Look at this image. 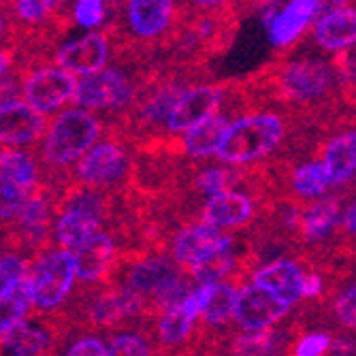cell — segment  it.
<instances>
[{"label": "cell", "instance_id": "obj_1", "mask_svg": "<svg viewBox=\"0 0 356 356\" xmlns=\"http://www.w3.org/2000/svg\"><path fill=\"white\" fill-rule=\"evenodd\" d=\"M252 111L280 109L307 126H339L343 105L331 60L318 51L290 47L261 71L239 79Z\"/></svg>", "mask_w": 356, "mask_h": 356}, {"label": "cell", "instance_id": "obj_13", "mask_svg": "<svg viewBox=\"0 0 356 356\" xmlns=\"http://www.w3.org/2000/svg\"><path fill=\"white\" fill-rule=\"evenodd\" d=\"M263 201L252 194L250 190H226L216 197L207 199L201 205L199 220L209 226H216L218 231H241L256 224L258 216L263 211Z\"/></svg>", "mask_w": 356, "mask_h": 356}, {"label": "cell", "instance_id": "obj_17", "mask_svg": "<svg viewBox=\"0 0 356 356\" xmlns=\"http://www.w3.org/2000/svg\"><path fill=\"white\" fill-rule=\"evenodd\" d=\"M120 254V243L109 229L96 233L88 243L73 252L77 286L75 288H96L107 284L113 263Z\"/></svg>", "mask_w": 356, "mask_h": 356}, {"label": "cell", "instance_id": "obj_37", "mask_svg": "<svg viewBox=\"0 0 356 356\" xmlns=\"http://www.w3.org/2000/svg\"><path fill=\"white\" fill-rule=\"evenodd\" d=\"M348 3L346 0H314V7H316V19L318 17H325L341 7H346Z\"/></svg>", "mask_w": 356, "mask_h": 356}, {"label": "cell", "instance_id": "obj_21", "mask_svg": "<svg viewBox=\"0 0 356 356\" xmlns=\"http://www.w3.org/2000/svg\"><path fill=\"white\" fill-rule=\"evenodd\" d=\"M316 22L314 0H290V3L275 13L269 30V41L280 51H286L303 41L307 28Z\"/></svg>", "mask_w": 356, "mask_h": 356}, {"label": "cell", "instance_id": "obj_19", "mask_svg": "<svg viewBox=\"0 0 356 356\" xmlns=\"http://www.w3.org/2000/svg\"><path fill=\"white\" fill-rule=\"evenodd\" d=\"M303 275L305 271L301 269L299 261L273 258L265 265H258L252 271L250 282L277 297L288 307H295L299 301H303Z\"/></svg>", "mask_w": 356, "mask_h": 356}, {"label": "cell", "instance_id": "obj_24", "mask_svg": "<svg viewBox=\"0 0 356 356\" xmlns=\"http://www.w3.org/2000/svg\"><path fill=\"white\" fill-rule=\"evenodd\" d=\"M241 286L243 284H239L235 280H224L213 286V293L199 318L201 333L220 335V333H226L233 329L231 320H233V312H235V303H237V295H239Z\"/></svg>", "mask_w": 356, "mask_h": 356}, {"label": "cell", "instance_id": "obj_5", "mask_svg": "<svg viewBox=\"0 0 356 356\" xmlns=\"http://www.w3.org/2000/svg\"><path fill=\"white\" fill-rule=\"evenodd\" d=\"M137 147L126 135L107 122V133L96 141L71 171V184L103 190V192H124L131 186L135 169Z\"/></svg>", "mask_w": 356, "mask_h": 356}, {"label": "cell", "instance_id": "obj_35", "mask_svg": "<svg viewBox=\"0 0 356 356\" xmlns=\"http://www.w3.org/2000/svg\"><path fill=\"white\" fill-rule=\"evenodd\" d=\"M339 233L346 239H356V197L346 205V209H341V218H339Z\"/></svg>", "mask_w": 356, "mask_h": 356}, {"label": "cell", "instance_id": "obj_12", "mask_svg": "<svg viewBox=\"0 0 356 356\" xmlns=\"http://www.w3.org/2000/svg\"><path fill=\"white\" fill-rule=\"evenodd\" d=\"M229 83H207L199 81L190 86L171 109L167 124H165V139H177L192 126L201 124L203 120L222 111L226 94H229Z\"/></svg>", "mask_w": 356, "mask_h": 356}, {"label": "cell", "instance_id": "obj_30", "mask_svg": "<svg viewBox=\"0 0 356 356\" xmlns=\"http://www.w3.org/2000/svg\"><path fill=\"white\" fill-rule=\"evenodd\" d=\"M54 356H107V337L101 333L73 331Z\"/></svg>", "mask_w": 356, "mask_h": 356}, {"label": "cell", "instance_id": "obj_4", "mask_svg": "<svg viewBox=\"0 0 356 356\" xmlns=\"http://www.w3.org/2000/svg\"><path fill=\"white\" fill-rule=\"evenodd\" d=\"M60 314L67 318L73 331L101 335L137 325H152L145 299L118 284L75 288L71 301Z\"/></svg>", "mask_w": 356, "mask_h": 356}, {"label": "cell", "instance_id": "obj_2", "mask_svg": "<svg viewBox=\"0 0 356 356\" xmlns=\"http://www.w3.org/2000/svg\"><path fill=\"white\" fill-rule=\"evenodd\" d=\"M312 126L280 109H254L229 124L216 158L220 165L248 169L267 163L284 145L299 141Z\"/></svg>", "mask_w": 356, "mask_h": 356}, {"label": "cell", "instance_id": "obj_16", "mask_svg": "<svg viewBox=\"0 0 356 356\" xmlns=\"http://www.w3.org/2000/svg\"><path fill=\"white\" fill-rule=\"evenodd\" d=\"M47 115L32 109L26 101L13 99L0 105V145L35 147L47 131Z\"/></svg>", "mask_w": 356, "mask_h": 356}, {"label": "cell", "instance_id": "obj_33", "mask_svg": "<svg viewBox=\"0 0 356 356\" xmlns=\"http://www.w3.org/2000/svg\"><path fill=\"white\" fill-rule=\"evenodd\" d=\"M333 312H335V318L343 329L356 331V284L348 286L343 293L335 299Z\"/></svg>", "mask_w": 356, "mask_h": 356}, {"label": "cell", "instance_id": "obj_3", "mask_svg": "<svg viewBox=\"0 0 356 356\" xmlns=\"http://www.w3.org/2000/svg\"><path fill=\"white\" fill-rule=\"evenodd\" d=\"M105 133L107 120L94 111L71 107L56 113L47 124L37 152L43 181L56 190H67L73 167Z\"/></svg>", "mask_w": 356, "mask_h": 356}, {"label": "cell", "instance_id": "obj_20", "mask_svg": "<svg viewBox=\"0 0 356 356\" xmlns=\"http://www.w3.org/2000/svg\"><path fill=\"white\" fill-rule=\"evenodd\" d=\"M341 218V197H322L303 205L299 222V243L303 248H320L337 231Z\"/></svg>", "mask_w": 356, "mask_h": 356}, {"label": "cell", "instance_id": "obj_22", "mask_svg": "<svg viewBox=\"0 0 356 356\" xmlns=\"http://www.w3.org/2000/svg\"><path fill=\"white\" fill-rule=\"evenodd\" d=\"M322 165L331 188L348 186L356 177V126L343 128L325 143Z\"/></svg>", "mask_w": 356, "mask_h": 356}, {"label": "cell", "instance_id": "obj_8", "mask_svg": "<svg viewBox=\"0 0 356 356\" xmlns=\"http://www.w3.org/2000/svg\"><path fill=\"white\" fill-rule=\"evenodd\" d=\"M62 190L41 181L26 199L19 216L3 237V248L15 250L35 258L41 250L51 245V231Z\"/></svg>", "mask_w": 356, "mask_h": 356}, {"label": "cell", "instance_id": "obj_29", "mask_svg": "<svg viewBox=\"0 0 356 356\" xmlns=\"http://www.w3.org/2000/svg\"><path fill=\"white\" fill-rule=\"evenodd\" d=\"M30 312L32 309H30L28 288H26V277H24L5 297H0V339H3L17 322H22Z\"/></svg>", "mask_w": 356, "mask_h": 356}, {"label": "cell", "instance_id": "obj_7", "mask_svg": "<svg viewBox=\"0 0 356 356\" xmlns=\"http://www.w3.org/2000/svg\"><path fill=\"white\" fill-rule=\"evenodd\" d=\"M77 286L73 254L58 245H47L30 261L26 288L32 314L56 316L71 301Z\"/></svg>", "mask_w": 356, "mask_h": 356}, {"label": "cell", "instance_id": "obj_27", "mask_svg": "<svg viewBox=\"0 0 356 356\" xmlns=\"http://www.w3.org/2000/svg\"><path fill=\"white\" fill-rule=\"evenodd\" d=\"M64 0H5V11L9 15V24L17 26H39L47 22Z\"/></svg>", "mask_w": 356, "mask_h": 356}, {"label": "cell", "instance_id": "obj_36", "mask_svg": "<svg viewBox=\"0 0 356 356\" xmlns=\"http://www.w3.org/2000/svg\"><path fill=\"white\" fill-rule=\"evenodd\" d=\"M15 62H17V54L11 45H3L0 47V77L9 75L15 69Z\"/></svg>", "mask_w": 356, "mask_h": 356}, {"label": "cell", "instance_id": "obj_15", "mask_svg": "<svg viewBox=\"0 0 356 356\" xmlns=\"http://www.w3.org/2000/svg\"><path fill=\"white\" fill-rule=\"evenodd\" d=\"M290 309L277 297H273L267 290L245 282L239 288L235 312H233V325L237 331H265L273 329L284 320Z\"/></svg>", "mask_w": 356, "mask_h": 356}, {"label": "cell", "instance_id": "obj_28", "mask_svg": "<svg viewBox=\"0 0 356 356\" xmlns=\"http://www.w3.org/2000/svg\"><path fill=\"white\" fill-rule=\"evenodd\" d=\"M331 64L337 75L341 105L346 109L356 111V45L339 54H333Z\"/></svg>", "mask_w": 356, "mask_h": 356}, {"label": "cell", "instance_id": "obj_11", "mask_svg": "<svg viewBox=\"0 0 356 356\" xmlns=\"http://www.w3.org/2000/svg\"><path fill=\"white\" fill-rule=\"evenodd\" d=\"M19 79V92L26 103L41 113H51L73 101L77 90V77L54 64H32V67L13 69Z\"/></svg>", "mask_w": 356, "mask_h": 356}, {"label": "cell", "instance_id": "obj_18", "mask_svg": "<svg viewBox=\"0 0 356 356\" xmlns=\"http://www.w3.org/2000/svg\"><path fill=\"white\" fill-rule=\"evenodd\" d=\"M231 124V115L226 111H220L201 124L192 126L177 139H163L158 141V147L165 149L171 156H179L186 160H207L216 156V149L220 145V139L224 131Z\"/></svg>", "mask_w": 356, "mask_h": 356}, {"label": "cell", "instance_id": "obj_23", "mask_svg": "<svg viewBox=\"0 0 356 356\" xmlns=\"http://www.w3.org/2000/svg\"><path fill=\"white\" fill-rule=\"evenodd\" d=\"M314 43L320 51L339 54L356 45V7H341L314 22Z\"/></svg>", "mask_w": 356, "mask_h": 356}, {"label": "cell", "instance_id": "obj_39", "mask_svg": "<svg viewBox=\"0 0 356 356\" xmlns=\"http://www.w3.org/2000/svg\"><path fill=\"white\" fill-rule=\"evenodd\" d=\"M346 3H348L350 7H354V5H356V0H346Z\"/></svg>", "mask_w": 356, "mask_h": 356}, {"label": "cell", "instance_id": "obj_34", "mask_svg": "<svg viewBox=\"0 0 356 356\" xmlns=\"http://www.w3.org/2000/svg\"><path fill=\"white\" fill-rule=\"evenodd\" d=\"M177 5L197 9V11H218L226 7H237L243 5V0H177Z\"/></svg>", "mask_w": 356, "mask_h": 356}, {"label": "cell", "instance_id": "obj_26", "mask_svg": "<svg viewBox=\"0 0 356 356\" xmlns=\"http://www.w3.org/2000/svg\"><path fill=\"white\" fill-rule=\"evenodd\" d=\"M107 337V356H158L149 325L113 331Z\"/></svg>", "mask_w": 356, "mask_h": 356}, {"label": "cell", "instance_id": "obj_14", "mask_svg": "<svg viewBox=\"0 0 356 356\" xmlns=\"http://www.w3.org/2000/svg\"><path fill=\"white\" fill-rule=\"evenodd\" d=\"M113 58L111 39L107 30L88 32V35L64 43L51 51V64L67 73L77 75H96L101 73Z\"/></svg>", "mask_w": 356, "mask_h": 356}, {"label": "cell", "instance_id": "obj_9", "mask_svg": "<svg viewBox=\"0 0 356 356\" xmlns=\"http://www.w3.org/2000/svg\"><path fill=\"white\" fill-rule=\"evenodd\" d=\"M73 333L62 314H28L0 339V356H54L60 343Z\"/></svg>", "mask_w": 356, "mask_h": 356}, {"label": "cell", "instance_id": "obj_31", "mask_svg": "<svg viewBox=\"0 0 356 356\" xmlns=\"http://www.w3.org/2000/svg\"><path fill=\"white\" fill-rule=\"evenodd\" d=\"M30 261L32 258L22 252L0 248V297H5L13 286L26 277Z\"/></svg>", "mask_w": 356, "mask_h": 356}, {"label": "cell", "instance_id": "obj_10", "mask_svg": "<svg viewBox=\"0 0 356 356\" xmlns=\"http://www.w3.org/2000/svg\"><path fill=\"white\" fill-rule=\"evenodd\" d=\"M233 241V233L218 231L216 226L205 224L203 220H190L179 224L171 233L167 243V254L173 258V263L186 271L188 275L197 271L213 256L226 250Z\"/></svg>", "mask_w": 356, "mask_h": 356}, {"label": "cell", "instance_id": "obj_6", "mask_svg": "<svg viewBox=\"0 0 356 356\" xmlns=\"http://www.w3.org/2000/svg\"><path fill=\"white\" fill-rule=\"evenodd\" d=\"M154 64H135V62H115L96 75H88L77 81V90L73 103L81 109L105 113L109 120L120 118L128 107L133 105L137 94Z\"/></svg>", "mask_w": 356, "mask_h": 356}, {"label": "cell", "instance_id": "obj_32", "mask_svg": "<svg viewBox=\"0 0 356 356\" xmlns=\"http://www.w3.org/2000/svg\"><path fill=\"white\" fill-rule=\"evenodd\" d=\"M105 0H77L71 11V19L83 28H96L105 22Z\"/></svg>", "mask_w": 356, "mask_h": 356}, {"label": "cell", "instance_id": "obj_25", "mask_svg": "<svg viewBox=\"0 0 356 356\" xmlns=\"http://www.w3.org/2000/svg\"><path fill=\"white\" fill-rule=\"evenodd\" d=\"M0 175L9 177L30 192L43 181V171L37 154L17 147H0Z\"/></svg>", "mask_w": 356, "mask_h": 356}, {"label": "cell", "instance_id": "obj_38", "mask_svg": "<svg viewBox=\"0 0 356 356\" xmlns=\"http://www.w3.org/2000/svg\"><path fill=\"white\" fill-rule=\"evenodd\" d=\"M7 35V11L5 7H0V39Z\"/></svg>", "mask_w": 356, "mask_h": 356}]
</instances>
